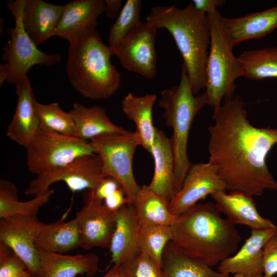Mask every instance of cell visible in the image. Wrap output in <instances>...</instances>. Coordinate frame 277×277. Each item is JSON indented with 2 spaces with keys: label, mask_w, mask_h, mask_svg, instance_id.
I'll list each match as a JSON object with an SVG mask.
<instances>
[{
  "label": "cell",
  "mask_w": 277,
  "mask_h": 277,
  "mask_svg": "<svg viewBox=\"0 0 277 277\" xmlns=\"http://www.w3.org/2000/svg\"><path fill=\"white\" fill-rule=\"evenodd\" d=\"M224 100L213 110L214 124L208 128L209 162L216 169L227 190L252 196H260L266 190L277 191V181L266 163L269 152L277 144V129L251 125L239 97Z\"/></svg>",
  "instance_id": "obj_1"
},
{
  "label": "cell",
  "mask_w": 277,
  "mask_h": 277,
  "mask_svg": "<svg viewBox=\"0 0 277 277\" xmlns=\"http://www.w3.org/2000/svg\"><path fill=\"white\" fill-rule=\"evenodd\" d=\"M214 203H196L176 216L171 242L187 255L213 267L231 256L241 236L234 224L221 217Z\"/></svg>",
  "instance_id": "obj_2"
},
{
  "label": "cell",
  "mask_w": 277,
  "mask_h": 277,
  "mask_svg": "<svg viewBox=\"0 0 277 277\" xmlns=\"http://www.w3.org/2000/svg\"><path fill=\"white\" fill-rule=\"evenodd\" d=\"M146 20L157 29H167L172 36L182 56L193 93L205 88L211 42L207 14L196 10L191 2L184 8L174 5L154 6Z\"/></svg>",
  "instance_id": "obj_3"
},
{
  "label": "cell",
  "mask_w": 277,
  "mask_h": 277,
  "mask_svg": "<svg viewBox=\"0 0 277 277\" xmlns=\"http://www.w3.org/2000/svg\"><path fill=\"white\" fill-rule=\"evenodd\" d=\"M69 44L66 69L74 89L91 99L113 95L120 87V74L110 61V47L104 44L98 32Z\"/></svg>",
  "instance_id": "obj_4"
},
{
  "label": "cell",
  "mask_w": 277,
  "mask_h": 277,
  "mask_svg": "<svg viewBox=\"0 0 277 277\" xmlns=\"http://www.w3.org/2000/svg\"><path fill=\"white\" fill-rule=\"evenodd\" d=\"M195 95L186 70L182 64L180 83L177 86L163 90L159 100L160 107L164 109L165 124L173 130L171 140L174 158L176 192L181 189L192 164L187 155L190 128L197 113L207 105L204 93Z\"/></svg>",
  "instance_id": "obj_5"
},
{
  "label": "cell",
  "mask_w": 277,
  "mask_h": 277,
  "mask_svg": "<svg viewBox=\"0 0 277 277\" xmlns=\"http://www.w3.org/2000/svg\"><path fill=\"white\" fill-rule=\"evenodd\" d=\"M211 42L206 70L207 105L213 110L219 107L222 100L233 96L235 80L242 76V69L232 52V48L224 34L222 16L218 10L207 14Z\"/></svg>",
  "instance_id": "obj_6"
},
{
  "label": "cell",
  "mask_w": 277,
  "mask_h": 277,
  "mask_svg": "<svg viewBox=\"0 0 277 277\" xmlns=\"http://www.w3.org/2000/svg\"><path fill=\"white\" fill-rule=\"evenodd\" d=\"M26 0L10 1L8 10L14 19V25L8 28L9 39L3 48L0 65V86L4 82L15 84L27 76L35 65L50 67L61 60L56 53L47 54L41 51L25 31L23 23V11Z\"/></svg>",
  "instance_id": "obj_7"
},
{
  "label": "cell",
  "mask_w": 277,
  "mask_h": 277,
  "mask_svg": "<svg viewBox=\"0 0 277 277\" xmlns=\"http://www.w3.org/2000/svg\"><path fill=\"white\" fill-rule=\"evenodd\" d=\"M25 148L28 170L36 175L62 167L81 155L95 153L90 141L41 128Z\"/></svg>",
  "instance_id": "obj_8"
},
{
  "label": "cell",
  "mask_w": 277,
  "mask_h": 277,
  "mask_svg": "<svg viewBox=\"0 0 277 277\" xmlns=\"http://www.w3.org/2000/svg\"><path fill=\"white\" fill-rule=\"evenodd\" d=\"M95 154L100 157L105 174L116 180L125 191L128 204L134 205L140 189L134 177L132 163L136 147L140 146L136 133L106 135L90 141Z\"/></svg>",
  "instance_id": "obj_9"
},
{
  "label": "cell",
  "mask_w": 277,
  "mask_h": 277,
  "mask_svg": "<svg viewBox=\"0 0 277 277\" xmlns=\"http://www.w3.org/2000/svg\"><path fill=\"white\" fill-rule=\"evenodd\" d=\"M106 176L98 155H83L62 167L36 175L24 193L35 196L43 194L57 182H63L72 192L93 190Z\"/></svg>",
  "instance_id": "obj_10"
},
{
  "label": "cell",
  "mask_w": 277,
  "mask_h": 277,
  "mask_svg": "<svg viewBox=\"0 0 277 277\" xmlns=\"http://www.w3.org/2000/svg\"><path fill=\"white\" fill-rule=\"evenodd\" d=\"M157 29L142 23L123 41L110 46L113 54L126 69L148 79L156 73L155 39Z\"/></svg>",
  "instance_id": "obj_11"
},
{
  "label": "cell",
  "mask_w": 277,
  "mask_h": 277,
  "mask_svg": "<svg viewBox=\"0 0 277 277\" xmlns=\"http://www.w3.org/2000/svg\"><path fill=\"white\" fill-rule=\"evenodd\" d=\"M85 205L76 213L80 247L85 250L94 247L107 248L116 225V212L109 210L90 190L84 195Z\"/></svg>",
  "instance_id": "obj_12"
},
{
  "label": "cell",
  "mask_w": 277,
  "mask_h": 277,
  "mask_svg": "<svg viewBox=\"0 0 277 277\" xmlns=\"http://www.w3.org/2000/svg\"><path fill=\"white\" fill-rule=\"evenodd\" d=\"M226 190L224 182L210 163L192 164L181 189L169 203V209L177 216L207 195Z\"/></svg>",
  "instance_id": "obj_13"
},
{
  "label": "cell",
  "mask_w": 277,
  "mask_h": 277,
  "mask_svg": "<svg viewBox=\"0 0 277 277\" xmlns=\"http://www.w3.org/2000/svg\"><path fill=\"white\" fill-rule=\"evenodd\" d=\"M42 223L36 215H15L0 221V242L10 247L36 277L39 264L34 241Z\"/></svg>",
  "instance_id": "obj_14"
},
{
  "label": "cell",
  "mask_w": 277,
  "mask_h": 277,
  "mask_svg": "<svg viewBox=\"0 0 277 277\" xmlns=\"http://www.w3.org/2000/svg\"><path fill=\"white\" fill-rule=\"evenodd\" d=\"M105 6L104 0H75L67 3L64 5L55 36L69 43L93 32Z\"/></svg>",
  "instance_id": "obj_15"
},
{
  "label": "cell",
  "mask_w": 277,
  "mask_h": 277,
  "mask_svg": "<svg viewBox=\"0 0 277 277\" xmlns=\"http://www.w3.org/2000/svg\"><path fill=\"white\" fill-rule=\"evenodd\" d=\"M220 212L224 214L234 224L245 225L251 230H267L277 228L269 219L258 212L252 196L239 191L216 192L211 195Z\"/></svg>",
  "instance_id": "obj_16"
},
{
  "label": "cell",
  "mask_w": 277,
  "mask_h": 277,
  "mask_svg": "<svg viewBox=\"0 0 277 277\" xmlns=\"http://www.w3.org/2000/svg\"><path fill=\"white\" fill-rule=\"evenodd\" d=\"M15 85L17 106L6 134L10 139L25 147L39 128V124L35 108L34 94L28 76Z\"/></svg>",
  "instance_id": "obj_17"
},
{
  "label": "cell",
  "mask_w": 277,
  "mask_h": 277,
  "mask_svg": "<svg viewBox=\"0 0 277 277\" xmlns=\"http://www.w3.org/2000/svg\"><path fill=\"white\" fill-rule=\"evenodd\" d=\"M37 250L39 269L36 277H90L100 271L99 258L94 253L67 255Z\"/></svg>",
  "instance_id": "obj_18"
},
{
  "label": "cell",
  "mask_w": 277,
  "mask_h": 277,
  "mask_svg": "<svg viewBox=\"0 0 277 277\" xmlns=\"http://www.w3.org/2000/svg\"><path fill=\"white\" fill-rule=\"evenodd\" d=\"M139 228L134 205L126 204L116 212L115 227L109 247L113 265H123L141 252Z\"/></svg>",
  "instance_id": "obj_19"
},
{
  "label": "cell",
  "mask_w": 277,
  "mask_h": 277,
  "mask_svg": "<svg viewBox=\"0 0 277 277\" xmlns=\"http://www.w3.org/2000/svg\"><path fill=\"white\" fill-rule=\"evenodd\" d=\"M225 36L231 47L248 39L264 37L277 27V6L236 18L222 17Z\"/></svg>",
  "instance_id": "obj_20"
},
{
  "label": "cell",
  "mask_w": 277,
  "mask_h": 277,
  "mask_svg": "<svg viewBox=\"0 0 277 277\" xmlns=\"http://www.w3.org/2000/svg\"><path fill=\"white\" fill-rule=\"evenodd\" d=\"M150 153L154 164L149 187L169 203L176 193L174 158L171 138L156 129L155 138Z\"/></svg>",
  "instance_id": "obj_21"
},
{
  "label": "cell",
  "mask_w": 277,
  "mask_h": 277,
  "mask_svg": "<svg viewBox=\"0 0 277 277\" xmlns=\"http://www.w3.org/2000/svg\"><path fill=\"white\" fill-rule=\"evenodd\" d=\"M276 229L251 230L250 235L241 249L235 254L221 262L217 271L228 275L263 273V248Z\"/></svg>",
  "instance_id": "obj_22"
},
{
  "label": "cell",
  "mask_w": 277,
  "mask_h": 277,
  "mask_svg": "<svg viewBox=\"0 0 277 277\" xmlns=\"http://www.w3.org/2000/svg\"><path fill=\"white\" fill-rule=\"evenodd\" d=\"M64 8L43 0H26L23 11V23L28 35L38 46L55 31Z\"/></svg>",
  "instance_id": "obj_23"
},
{
  "label": "cell",
  "mask_w": 277,
  "mask_h": 277,
  "mask_svg": "<svg viewBox=\"0 0 277 277\" xmlns=\"http://www.w3.org/2000/svg\"><path fill=\"white\" fill-rule=\"evenodd\" d=\"M71 114L75 128L74 137L87 141L97 137L128 132L123 127L114 124L105 109L98 106L87 107L75 103Z\"/></svg>",
  "instance_id": "obj_24"
},
{
  "label": "cell",
  "mask_w": 277,
  "mask_h": 277,
  "mask_svg": "<svg viewBox=\"0 0 277 277\" xmlns=\"http://www.w3.org/2000/svg\"><path fill=\"white\" fill-rule=\"evenodd\" d=\"M156 100L154 94L136 96L129 92L121 102L122 111L136 126L134 132L140 146L149 153L155 138L156 128L153 124L152 109Z\"/></svg>",
  "instance_id": "obj_25"
},
{
  "label": "cell",
  "mask_w": 277,
  "mask_h": 277,
  "mask_svg": "<svg viewBox=\"0 0 277 277\" xmlns=\"http://www.w3.org/2000/svg\"><path fill=\"white\" fill-rule=\"evenodd\" d=\"M35 246L37 249L59 253L80 247L79 229L76 220L51 224L42 223L36 233Z\"/></svg>",
  "instance_id": "obj_26"
},
{
  "label": "cell",
  "mask_w": 277,
  "mask_h": 277,
  "mask_svg": "<svg viewBox=\"0 0 277 277\" xmlns=\"http://www.w3.org/2000/svg\"><path fill=\"white\" fill-rule=\"evenodd\" d=\"M163 269L166 277H229L212 267L187 255L171 241L166 246L163 255Z\"/></svg>",
  "instance_id": "obj_27"
},
{
  "label": "cell",
  "mask_w": 277,
  "mask_h": 277,
  "mask_svg": "<svg viewBox=\"0 0 277 277\" xmlns=\"http://www.w3.org/2000/svg\"><path fill=\"white\" fill-rule=\"evenodd\" d=\"M140 225L171 226L176 216L169 209V202L153 191L148 185L140 186L134 204Z\"/></svg>",
  "instance_id": "obj_28"
},
{
  "label": "cell",
  "mask_w": 277,
  "mask_h": 277,
  "mask_svg": "<svg viewBox=\"0 0 277 277\" xmlns=\"http://www.w3.org/2000/svg\"><path fill=\"white\" fill-rule=\"evenodd\" d=\"M54 193L53 189L26 202L18 200L15 185L12 182L1 179L0 180V218L4 219L15 215H36L39 209L49 201Z\"/></svg>",
  "instance_id": "obj_29"
},
{
  "label": "cell",
  "mask_w": 277,
  "mask_h": 277,
  "mask_svg": "<svg viewBox=\"0 0 277 277\" xmlns=\"http://www.w3.org/2000/svg\"><path fill=\"white\" fill-rule=\"evenodd\" d=\"M238 58L242 76L248 80L277 78V47L245 51Z\"/></svg>",
  "instance_id": "obj_30"
},
{
  "label": "cell",
  "mask_w": 277,
  "mask_h": 277,
  "mask_svg": "<svg viewBox=\"0 0 277 277\" xmlns=\"http://www.w3.org/2000/svg\"><path fill=\"white\" fill-rule=\"evenodd\" d=\"M172 239L171 226L140 225L138 245L140 251L150 256L162 267L165 248Z\"/></svg>",
  "instance_id": "obj_31"
},
{
  "label": "cell",
  "mask_w": 277,
  "mask_h": 277,
  "mask_svg": "<svg viewBox=\"0 0 277 277\" xmlns=\"http://www.w3.org/2000/svg\"><path fill=\"white\" fill-rule=\"evenodd\" d=\"M34 104L39 128L74 137V123L70 112L65 111L56 102L44 104L35 100Z\"/></svg>",
  "instance_id": "obj_32"
},
{
  "label": "cell",
  "mask_w": 277,
  "mask_h": 277,
  "mask_svg": "<svg viewBox=\"0 0 277 277\" xmlns=\"http://www.w3.org/2000/svg\"><path fill=\"white\" fill-rule=\"evenodd\" d=\"M142 7L141 0H127L109 30V46H114L123 41L141 23L140 19Z\"/></svg>",
  "instance_id": "obj_33"
},
{
  "label": "cell",
  "mask_w": 277,
  "mask_h": 277,
  "mask_svg": "<svg viewBox=\"0 0 277 277\" xmlns=\"http://www.w3.org/2000/svg\"><path fill=\"white\" fill-rule=\"evenodd\" d=\"M122 265L128 277H166L162 267L141 252Z\"/></svg>",
  "instance_id": "obj_34"
},
{
  "label": "cell",
  "mask_w": 277,
  "mask_h": 277,
  "mask_svg": "<svg viewBox=\"0 0 277 277\" xmlns=\"http://www.w3.org/2000/svg\"><path fill=\"white\" fill-rule=\"evenodd\" d=\"M27 269L25 263L14 251L0 242V277H16Z\"/></svg>",
  "instance_id": "obj_35"
},
{
  "label": "cell",
  "mask_w": 277,
  "mask_h": 277,
  "mask_svg": "<svg viewBox=\"0 0 277 277\" xmlns=\"http://www.w3.org/2000/svg\"><path fill=\"white\" fill-rule=\"evenodd\" d=\"M263 268V277H273L277 273V229L264 246Z\"/></svg>",
  "instance_id": "obj_36"
},
{
  "label": "cell",
  "mask_w": 277,
  "mask_h": 277,
  "mask_svg": "<svg viewBox=\"0 0 277 277\" xmlns=\"http://www.w3.org/2000/svg\"><path fill=\"white\" fill-rule=\"evenodd\" d=\"M122 188L119 182L114 178L107 176L90 192L96 199L103 201L118 189Z\"/></svg>",
  "instance_id": "obj_37"
},
{
  "label": "cell",
  "mask_w": 277,
  "mask_h": 277,
  "mask_svg": "<svg viewBox=\"0 0 277 277\" xmlns=\"http://www.w3.org/2000/svg\"><path fill=\"white\" fill-rule=\"evenodd\" d=\"M103 203L109 210L116 212L123 206L128 204V200L125 191L120 188L106 197Z\"/></svg>",
  "instance_id": "obj_38"
},
{
  "label": "cell",
  "mask_w": 277,
  "mask_h": 277,
  "mask_svg": "<svg viewBox=\"0 0 277 277\" xmlns=\"http://www.w3.org/2000/svg\"><path fill=\"white\" fill-rule=\"evenodd\" d=\"M194 7L197 10L209 14L217 10L225 3L223 0H193L191 1Z\"/></svg>",
  "instance_id": "obj_39"
},
{
  "label": "cell",
  "mask_w": 277,
  "mask_h": 277,
  "mask_svg": "<svg viewBox=\"0 0 277 277\" xmlns=\"http://www.w3.org/2000/svg\"><path fill=\"white\" fill-rule=\"evenodd\" d=\"M105 3L104 12L106 16L110 19L117 18L123 8V1L105 0Z\"/></svg>",
  "instance_id": "obj_40"
},
{
  "label": "cell",
  "mask_w": 277,
  "mask_h": 277,
  "mask_svg": "<svg viewBox=\"0 0 277 277\" xmlns=\"http://www.w3.org/2000/svg\"><path fill=\"white\" fill-rule=\"evenodd\" d=\"M102 277H128L122 265H114L113 267Z\"/></svg>",
  "instance_id": "obj_41"
},
{
  "label": "cell",
  "mask_w": 277,
  "mask_h": 277,
  "mask_svg": "<svg viewBox=\"0 0 277 277\" xmlns=\"http://www.w3.org/2000/svg\"><path fill=\"white\" fill-rule=\"evenodd\" d=\"M233 277H263V273H236Z\"/></svg>",
  "instance_id": "obj_42"
},
{
  "label": "cell",
  "mask_w": 277,
  "mask_h": 277,
  "mask_svg": "<svg viewBox=\"0 0 277 277\" xmlns=\"http://www.w3.org/2000/svg\"><path fill=\"white\" fill-rule=\"evenodd\" d=\"M16 277H36L32 272L28 269L26 270L22 273Z\"/></svg>",
  "instance_id": "obj_43"
}]
</instances>
